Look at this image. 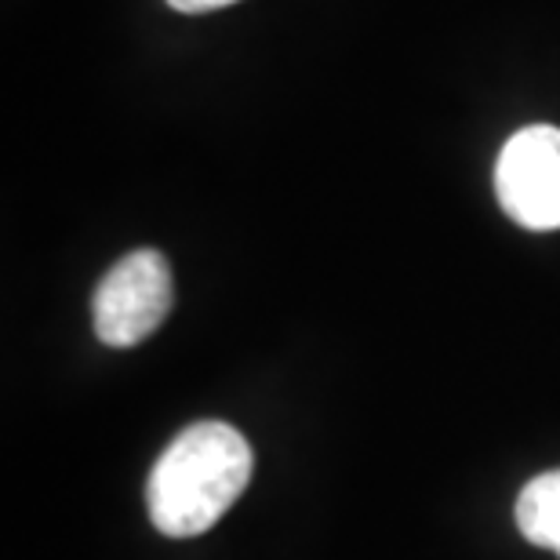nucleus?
<instances>
[{"instance_id":"obj_1","label":"nucleus","mask_w":560,"mask_h":560,"mask_svg":"<svg viewBox=\"0 0 560 560\" xmlns=\"http://www.w3.org/2000/svg\"><path fill=\"white\" fill-rule=\"evenodd\" d=\"M252 444L226 422H197L156 458L145 506L153 528L167 539H189L215 528L219 517L252 480Z\"/></svg>"},{"instance_id":"obj_2","label":"nucleus","mask_w":560,"mask_h":560,"mask_svg":"<svg viewBox=\"0 0 560 560\" xmlns=\"http://www.w3.org/2000/svg\"><path fill=\"white\" fill-rule=\"evenodd\" d=\"M175 284L161 252H131L95 288L92 317L103 346L128 350L145 342L172 313Z\"/></svg>"},{"instance_id":"obj_3","label":"nucleus","mask_w":560,"mask_h":560,"mask_svg":"<svg viewBox=\"0 0 560 560\" xmlns=\"http://www.w3.org/2000/svg\"><path fill=\"white\" fill-rule=\"evenodd\" d=\"M495 194L502 211L524 230H560V128H521L499 153Z\"/></svg>"},{"instance_id":"obj_4","label":"nucleus","mask_w":560,"mask_h":560,"mask_svg":"<svg viewBox=\"0 0 560 560\" xmlns=\"http://www.w3.org/2000/svg\"><path fill=\"white\" fill-rule=\"evenodd\" d=\"M517 528L532 546L560 557V469L535 477L517 495Z\"/></svg>"},{"instance_id":"obj_5","label":"nucleus","mask_w":560,"mask_h":560,"mask_svg":"<svg viewBox=\"0 0 560 560\" xmlns=\"http://www.w3.org/2000/svg\"><path fill=\"white\" fill-rule=\"evenodd\" d=\"M230 4H237V0H167V8L183 11V15H205V11H219Z\"/></svg>"}]
</instances>
